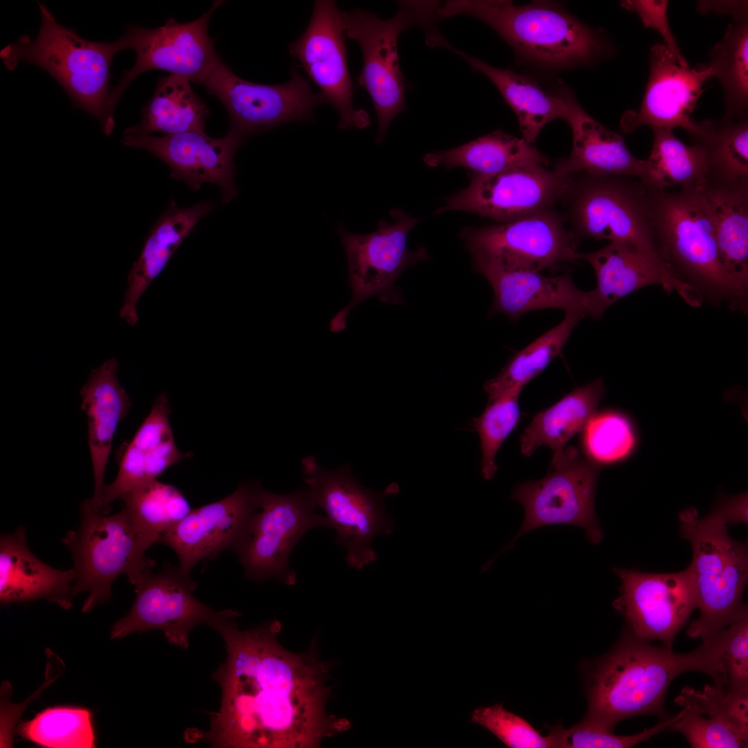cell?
Returning <instances> with one entry per match:
<instances>
[{
  "instance_id": "cell-38",
  "label": "cell",
  "mask_w": 748,
  "mask_h": 748,
  "mask_svg": "<svg viewBox=\"0 0 748 748\" xmlns=\"http://www.w3.org/2000/svg\"><path fill=\"white\" fill-rule=\"evenodd\" d=\"M653 142L641 181L650 189L678 186L704 188L709 175L707 159L698 144L683 143L671 130L655 128Z\"/></svg>"
},
{
  "instance_id": "cell-25",
  "label": "cell",
  "mask_w": 748,
  "mask_h": 748,
  "mask_svg": "<svg viewBox=\"0 0 748 748\" xmlns=\"http://www.w3.org/2000/svg\"><path fill=\"white\" fill-rule=\"evenodd\" d=\"M683 715L668 729L694 748H741L748 744V692L706 685L684 688L675 699Z\"/></svg>"
},
{
  "instance_id": "cell-19",
  "label": "cell",
  "mask_w": 748,
  "mask_h": 748,
  "mask_svg": "<svg viewBox=\"0 0 748 748\" xmlns=\"http://www.w3.org/2000/svg\"><path fill=\"white\" fill-rule=\"evenodd\" d=\"M341 11L335 1H314L309 24L288 52L296 57L309 79L320 89L326 103L339 115L338 126L363 129L370 124L368 114L353 105Z\"/></svg>"
},
{
  "instance_id": "cell-11",
  "label": "cell",
  "mask_w": 748,
  "mask_h": 748,
  "mask_svg": "<svg viewBox=\"0 0 748 748\" xmlns=\"http://www.w3.org/2000/svg\"><path fill=\"white\" fill-rule=\"evenodd\" d=\"M224 1H215L199 18L180 23L172 18L163 26L147 28L126 26L128 48L134 51L133 66L124 70L118 83L111 88L100 125L109 136L115 127L116 104L132 82L141 74L161 70L188 78L203 85L222 60L215 48V38L209 37L208 27L215 10Z\"/></svg>"
},
{
  "instance_id": "cell-26",
  "label": "cell",
  "mask_w": 748,
  "mask_h": 748,
  "mask_svg": "<svg viewBox=\"0 0 748 748\" xmlns=\"http://www.w3.org/2000/svg\"><path fill=\"white\" fill-rule=\"evenodd\" d=\"M170 413L168 398L161 393L126 447L115 479L105 484L98 510L109 514L115 499L157 479L168 468L187 458L188 454L181 452L176 445Z\"/></svg>"
},
{
  "instance_id": "cell-30",
  "label": "cell",
  "mask_w": 748,
  "mask_h": 748,
  "mask_svg": "<svg viewBox=\"0 0 748 748\" xmlns=\"http://www.w3.org/2000/svg\"><path fill=\"white\" fill-rule=\"evenodd\" d=\"M564 121L571 127L572 149L567 157L558 161L555 170L566 175L578 172L625 175L641 181L645 160L632 154L621 135L590 116L571 92Z\"/></svg>"
},
{
  "instance_id": "cell-42",
  "label": "cell",
  "mask_w": 748,
  "mask_h": 748,
  "mask_svg": "<svg viewBox=\"0 0 748 748\" xmlns=\"http://www.w3.org/2000/svg\"><path fill=\"white\" fill-rule=\"evenodd\" d=\"M18 733L45 747L92 748L96 745L91 712L80 707L48 708L23 722Z\"/></svg>"
},
{
  "instance_id": "cell-13",
  "label": "cell",
  "mask_w": 748,
  "mask_h": 748,
  "mask_svg": "<svg viewBox=\"0 0 748 748\" xmlns=\"http://www.w3.org/2000/svg\"><path fill=\"white\" fill-rule=\"evenodd\" d=\"M554 208L499 224L462 230L474 269L540 272L577 260V235Z\"/></svg>"
},
{
  "instance_id": "cell-12",
  "label": "cell",
  "mask_w": 748,
  "mask_h": 748,
  "mask_svg": "<svg viewBox=\"0 0 748 748\" xmlns=\"http://www.w3.org/2000/svg\"><path fill=\"white\" fill-rule=\"evenodd\" d=\"M392 222L380 220L377 229L365 235L348 232L338 224L336 229L348 262V279L352 296L349 303L330 321L332 333L346 329L353 309L362 301L377 296L382 301L398 304L400 293L395 283L410 265L429 258L427 249L411 251L407 237L420 222L400 208L391 210Z\"/></svg>"
},
{
  "instance_id": "cell-49",
  "label": "cell",
  "mask_w": 748,
  "mask_h": 748,
  "mask_svg": "<svg viewBox=\"0 0 748 748\" xmlns=\"http://www.w3.org/2000/svg\"><path fill=\"white\" fill-rule=\"evenodd\" d=\"M727 525L747 524V494L742 493L722 501L713 510Z\"/></svg>"
},
{
  "instance_id": "cell-36",
  "label": "cell",
  "mask_w": 748,
  "mask_h": 748,
  "mask_svg": "<svg viewBox=\"0 0 748 748\" xmlns=\"http://www.w3.org/2000/svg\"><path fill=\"white\" fill-rule=\"evenodd\" d=\"M190 83L188 78L177 75L160 78L153 96L142 109L140 122L127 128L124 134L204 132L205 119L210 112Z\"/></svg>"
},
{
  "instance_id": "cell-6",
  "label": "cell",
  "mask_w": 748,
  "mask_h": 748,
  "mask_svg": "<svg viewBox=\"0 0 748 748\" xmlns=\"http://www.w3.org/2000/svg\"><path fill=\"white\" fill-rule=\"evenodd\" d=\"M681 537L689 541L690 574L700 616L687 634L710 643L740 611L748 578L745 543L731 538L727 525L713 511L700 517L695 508L679 514Z\"/></svg>"
},
{
  "instance_id": "cell-34",
  "label": "cell",
  "mask_w": 748,
  "mask_h": 748,
  "mask_svg": "<svg viewBox=\"0 0 748 748\" xmlns=\"http://www.w3.org/2000/svg\"><path fill=\"white\" fill-rule=\"evenodd\" d=\"M719 258L729 278L748 295V188L706 184Z\"/></svg>"
},
{
  "instance_id": "cell-47",
  "label": "cell",
  "mask_w": 748,
  "mask_h": 748,
  "mask_svg": "<svg viewBox=\"0 0 748 748\" xmlns=\"http://www.w3.org/2000/svg\"><path fill=\"white\" fill-rule=\"evenodd\" d=\"M725 629V666L727 687L740 692H748V613L742 607Z\"/></svg>"
},
{
  "instance_id": "cell-40",
  "label": "cell",
  "mask_w": 748,
  "mask_h": 748,
  "mask_svg": "<svg viewBox=\"0 0 748 748\" xmlns=\"http://www.w3.org/2000/svg\"><path fill=\"white\" fill-rule=\"evenodd\" d=\"M748 18L731 23L709 51L706 63L724 91V118L747 120L748 109Z\"/></svg>"
},
{
  "instance_id": "cell-10",
  "label": "cell",
  "mask_w": 748,
  "mask_h": 748,
  "mask_svg": "<svg viewBox=\"0 0 748 748\" xmlns=\"http://www.w3.org/2000/svg\"><path fill=\"white\" fill-rule=\"evenodd\" d=\"M301 467L318 509L335 531V542L346 550L348 564L361 569L375 562L373 540L380 534H391L394 529L384 499L395 488L389 486L381 492L365 488L348 465L325 469L312 456L302 459Z\"/></svg>"
},
{
  "instance_id": "cell-35",
  "label": "cell",
  "mask_w": 748,
  "mask_h": 748,
  "mask_svg": "<svg viewBox=\"0 0 748 748\" xmlns=\"http://www.w3.org/2000/svg\"><path fill=\"white\" fill-rule=\"evenodd\" d=\"M426 165L461 166L477 175H492L526 165L547 166L549 159L533 144L497 130L452 149L426 154Z\"/></svg>"
},
{
  "instance_id": "cell-27",
  "label": "cell",
  "mask_w": 748,
  "mask_h": 748,
  "mask_svg": "<svg viewBox=\"0 0 748 748\" xmlns=\"http://www.w3.org/2000/svg\"><path fill=\"white\" fill-rule=\"evenodd\" d=\"M482 274L493 290L490 315L501 313L511 321L534 310L562 309L587 312V292L579 290L570 273L546 276L540 272L483 267Z\"/></svg>"
},
{
  "instance_id": "cell-46",
  "label": "cell",
  "mask_w": 748,
  "mask_h": 748,
  "mask_svg": "<svg viewBox=\"0 0 748 748\" xmlns=\"http://www.w3.org/2000/svg\"><path fill=\"white\" fill-rule=\"evenodd\" d=\"M471 721L486 729L510 748L556 747L549 733L544 736L522 717L506 710L502 704L476 708Z\"/></svg>"
},
{
  "instance_id": "cell-22",
  "label": "cell",
  "mask_w": 748,
  "mask_h": 748,
  "mask_svg": "<svg viewBox=\"0 0 748 748\" xmlns=\"http://www.w3.org/2000/svg\"><path fill=\"white\" fill-rule=\"evenodd\" d=\"M650 73L641 104L637 110L626 111L621 119L625 133L647 125L652 129L682 127L691 136L697 122L691 115L704 92V82L713 77L706 63L693 69L682 66L664 44L650 48Z\"/></svg>"
},
{
  "instance_id": "cell-8",
  "label": "cell",
  "mask_w": 748,
  "mask_h": 748,
  "mask_svg": "<svg viewBox=\"0 0 748 748\" xmlns=\"http://www.w3.org/2000/svg\"><path fill=\"white\" fill-rule=\"evenodd\" d=\"M62 542L73 559V596L89 592L82 613L109 599L112 586L121 574H126L134 585L156 564L139 552L126 512L123 509L114 515L104 514L91 499L80 505V527L68 531Z\"/></svg>"
},
{
  "instance_id": "cell-48",
  "label": "cell",
  "mask_w": 748,
  "mask_h": 748,
  "mask_svg": "<svg viewBox=\"0 0 748 748\" xmlns=\"http://www.w3.org/2000/svg\"><path fill=\"white\" fill-rule=\"evenodd\" d=\"M621 4L625 10L636 14L645 26L658 31L663 37L664 44L679 64L682 66L689 67L670 29L668 19L667 1L626 0L622 1Z\"/></svg>"
},
{
  "instance_id": "cell-29",
  "label": "cell",
  "mask_w": 748,
  "mask_h": 748,
  "mask_svg": "<svg viewBox=\"0 0 748 748\" xmlns=\"http://www.w3.org/2000/svg\"><path fill=\"white\" fill-rule=\"evenodd\" d=\"M116 358L105 360L93 369L80 389L81 408L88 419V444L94 477V494L91 499L98 509L112 442L121 421L127 415L131 401L118 378Z\"/></svg>"
},
{
  "instance_id": "cell-23",
  "label": "cell",
  "mask_w": 748,
  "mask_h": 748,
  "mask_svg": "<svg viewBox=\"0 0 748 748\" xmlns=\"http://www.w3.org/2000/svg\"><path fill=\"white\" fill-rule=\"evenodd\" d=\"M242 142L243 139L229 132L220 138L188 132L159 137L124 134L122 139L123 145L145 150L160 159L170 168L172 178L185 182L194 191L204 184L217 185L222 203L238 195L234 156Z\"/></svg>"
},
{
  "instance_id": "cell-16",
  "label": "cell",
  "mask_w": 748,
  "mask_h": 748,
  "mask_svg": "<svg viewBox=\"0 0 748 748\" xmlns=\"http://www.w3.org/2000/svg\"><path fill=\"white\" fill-rule=\"evenodd\" d=\"M290 72V80L283 84L255 83L240 78L223 62L203 86L226 110L229 132L244 139L285 123L312 121L313 109L326 103L296 66Z\"/></svg>"
},
{
  "instance_id": "cell-28",
  "label": "cell",
  "mask_w": 748,
  "mask_h": 748,
  "mask_svg": "<svg viewBox=\"0 0 748 748\" xmlns=\"http://www.w3.org/2000/svg\"><path fill=\"white\" fill-rule=\"evenodd\" d=\"M73 569L60 570L38 559L29 549L26 529L19 527L0 539L1 605L46 599L64 609L71 607Z\"/></svg>"
},
{
  "instance_id": "cell-50",
  "label": "cell",
  "mask_w": 748,
  "mask_h": 748,
  "mask_svg": "<svg viewBox=\"0 0 748 748\" xmlns=\"http://www.w3.org/2000/svg\"><path fill=\"white\" fill-rule=\"evenodd\" d=\"M700 13L715 12L731 15L733 21L747 18V1H702L697 3Z\"/></svg>"
},
{
  "instance_id": "cell-33",
  "label": "cell",
  "mask_w": 748,
  "mask_h": 748,
  "mask_svg": "<svg viewBox=\"0 0 748 748\" xmlns=\"http://www.w3.org/2000/svg\"><path fill=\"white\" fill-rule=\"evenodd\" d=\"M606 387L603 377L569 393L535 415L520 438L522 453L531 456L542 445L549 446L553 458L560 454L568 441L582 432L597 411Z\"/></svg>"
},
{
  "instance_id": "cell-9",
  "label": "cell",
  "mask_w": 748,
  "mask_h": 748,
  "mask_svg": "<svg viewBox=\"0 0 748 748\" xmlns=\"http://www.w3.org/2000/svg\"><path fill=\"white\" fill-rule=\"evenodd\" d=\"M562 202L567 205L571 230L576 235L625 242L659 257L649 222L648 189L639 179L586 172L570 175Z\"/></svg>"
},
{
  "instance_id": "cell-18",
  "label": "cell",
  "mask_w": 748,
  "mask_h": 748,
  "mask_svg": "<svg viewBox=\"0 0 748 748\" xmlns=\"http://www.w3.org/2000/svg\"><path fill=\"white\" fill-rule=\"evenodd\" d=\"M570 175L542 165H526L492 175L474 174L467 187L446 199L436 213L471 212L499 223L514 221L562 202Z\"/></svg>"
},
{
  "instance_id": "cell-43",
  "label": "cell",
  "mask_w": 748,
  "mask_h": 748,
  "mask_svg": "<svg viewBox=\"0 0 748 748\" xmlns=\"http://www.w3.org/2000/svg\"><path fill=\"white\" fill-rule=\"evenodd\" d=\"M582 433L584 456L598 467L627 460L639 445L634 421L618 410L596 411Z\"/></svg>"
},
{
  "instance_id": "cell-39",
  "label": "cell",
  "mask_w": 748,
  "mask_h": 748,
  "mask_svg": "<svg viewBox=\"0 0 748 748\" xmlns=\"http://www.w3.org/2000/svg\"><path fill=\"white\" fill-rule=\"evenodd\" d=\"M120 499L134 531L139 550L145 551L192 510L175 486L157 479L122 495Z\"/></svg>"
},
{
  "instance_id": "cell-14",
  "label": "cell",
  "mask_w": 748,
  "mask_h": 748,
  "mask_svg": "<svg viewBox=\"0 0 748 748\" xmlns=\"http://www.w3.org/2000/svg\"><path fill=\"white\" fill-rule=\"evenodd\" d=\"M317 510L306 486L289 494L262 488L247 538L238 553L245 576L256 581L275 578L294 585L296 576L290 567L292 550L309 531L330 528L328 518Z\"/></svg>"
},
{
  "instance_id": "cell-7",
  "label": "cell",
  "mask_w": 748,
  "mask_h": 748,
  "mask_svg": "<svg viewBox=\"0 0 748 748\" xmlns=\"http://www.w3.org/2000/svg\"><path fill=\"white\" fill-rule=\"evenodd\" d=\"M440 6L434 1H401L397 12L388 19L360 8L341 12L345 35L356 41L362 52L357 85L364 88L372 100L378 121V143L383 141L394 118L406 109L399 37L411 27L422 29L427 36L438 31Z\"/></svg>"
},
{
  "instance_id": "cell-17",
  "label": "cell",
  "mask_w": 748,
  "mask_h": 748,
  "mask_svg": "<svg viewBox=\"0 0 748 748\" xmlns=\"http://www.w3.org/2000/svg\"><path fill=\"white\" fill-rule=\"evenodd\" d=\"M134 586V604L114 624L112 639L158 630L170 643L185 650L189 646V634L195 626L206 624L211 627L222 617L241 616L231 609L214 611L199 601L193 594L197 584L179 567L168 564L159 572L152 570Z\"/></svg>"
},
{
  "instance_id": "cell-3",
  "label": "cell",
  "mask_w": 748,
  "mask_h": 748,
  "mask_svg": "<svg viewBox=\"0 0 748 748\" xmlns=\"http://www.w3.org/2000/svg\"><path fill=\"white\" fill-rule=\"evenodd\" d=\"M649 222L657 253L668 271L713 304L726 302L747 314L748 295L725 272L718 254L704 188L650 189Z\"/></svg>"
},
{
  "instance_id": "cell-37",
  "label": "cell",
  "mask_w": 748,
  "mask_h": 748,
  "mask_svg": "<svg viewBox=\"0 0 748 748\" xmlns=\"http://www.w3.org/2000/svg\"><path fill=\"white\" fill-rule=\"evenodd\" d=\"M704 150L709 167L706 184L748 188V121L722 119L697 122L691 135Z\"/></svg>"
},
{
  "instance_id": "cell-2",
  "label": "cell",
  "mask_w": 748,
  "mask_h": 748,
  "mask_svg": "<svg viewBox=\"0 0 748 748\" xmlns=\"http://www.w3.org/2000/svg\"><path fill=\"white\" fill-rule=\"evenodd\" d=\"M724 628L710 643L695 650L674 652L657 647L627 632L618 643L597 661L589 676L588 710L584 720L612 731L627 718L653 715L669 718L665 697L671 682L686 672L708 675L714 684L727 686Z\"/></svg>"
},
{
  "instance_id": "cell-15",
  "label": "cell",
  "mask_w": 748,
  "mask_h": 748,
  "mask_svg": "<svg viewBox=\"0 0 748 748\" xmlns=\"http://www.w3.org/2000/svg\"><path fill=\"white\" fill-rule=\"evenodd\" d=\"M599 468L570 445L552 458L550 471L542 479L520 483L512 499L525 510L522 526L508 549L522 535L548 524H571L585 530L588 540L598 543L603 537L595 512L594 499Z\"/></svg>"
},
{
  "instance_id": "cell-1",
  "label": "cell",
  "mask_w": 748,
  "mask_h": 748,
  "mask_svg": "<svg viewBox=\"0 0 748 748\" xmlns=\"http://www.w3.org/2000/svg\"><path fill=\"white\" fill-rule=\"evenodd\" d=\"M232 618L211 626L227 652L213 674L222 690L221 704L209 730L193 733L191 740L220 748H317L349 729L348 720L326 710L331 667L315 645L294 653L278 640V621L241 630Z\"/></svg>"
},
{
  "instance_id": "cell-31",
  "label": "cell",
  "mask_w": 748,
  "mask_h": 748,
  "mask_svg": "<svg viewBox=\"0 0 748 748\" xmlns=\"http://www.w3.org/2000/svg\"><path fill=\"white\" fill-rule=\"evenodd\" d=\"M214 208L210 202L181 208L171 200L149 232L141 254L128 274L120 317L129 325L134 326L138 321L136 305L141 296L197 222Z\"/></svg>"
},
{
  "instance_id": "cell-21",
  "label": "cell",
  "mask_w": 748,
  "mask_h": 748,
  "mask_svg": "<svg viewBox=\"0 0 748 748\" xmlns=\"http://www.w3.org/2000/svg\"><path fill=\"white\" fill-rule=\"evenodd\" d=\"M262 489L258 483H240L227 497L192 509L162 534L159 543L175 551L178 567L189 575L202 560L213 558L226 550L238 554L247 538Z\"/></svg>"
},
{
  "instance_id": "cell-5",
  "label": "cell",
  "mask_w": 748,
  "mask_h": 748,
  "mask_svg": "<svg viewBox=\"0 0 748 748\" xmlns=\"http://www.w3.org/2000/svg\"><path fill=\"white\" fill-rule=\"evenodd\" d=\"M41 24L35 39L21 35L0 53L8 70L21 62L34 64L50 74L63 88L73 107L103 123L110 91V66L114 56L128 49L125 34L110 42L81 37L75 29L61 25L37 1Z\"/></svg>"
},
{
  "instance_id": "cell-4",
  "label": "cell",
  "mask_w": 748,
  "mask_h": 748,
  "mask_svg": "<svg viewBox=\"0 0 748 748\" xmlns=\"http://www.w3.org/2000/svg\"><path fill=\"white\" fill-rule=\"evenodd\" d=\"M457 15L481 21L518 55L542 66L589 63L607 53L598 32L550 2L516 6L507 0H450L438 10L440 19Z\"/></svg>"
},
{
  "instance_id": "cell-41",
  "label": "cell",
  "mask_w": 748,
  "mask_h": 748,
  "mask_svg": "<svg viewBox=\"0 0 748 748\" xmlns=\"http://www.w3.org/2000/svg\"><path fill=\"white\" fill-rule=\"evenodd\" d=\"M584 317L580 312L565 311L564 318L558 325L517 352L496 377L484 384L488 398L510 390L522 391L561 355L573 330Z\"/></svg>"
},
{
  "instance_id": "cell-45",
  "label": "cell",
  "mask_w": 748,
  "mask_h": 748,
  "mask_svg": "<svg viewBox=\"0 0 748 748\" xmlns=\"http://www.w3.org/2000/svg\"><path fill=\"white\" fill-rule=\"evenodd\" d=\"M677 715L661 720L654 727L631 736H618L612 731L591 724L584 720L569 729L560 725L551 729L556 747L562 748H627L648 740L668 727L683 715Z\"/></svg>"
},
{
  "instance_id": "cell-44",
  "label": "cell",
  "mask_w": 748,
  "mask_h": 748,
  "mask_svg": "<svg viewBox=\"0 0 748 748\" xmlns=\"http://www.w3.org/2000/svg\"><path fill=\"white\" fill-rule=\"evenodd\" d=\"M521 391L510 390L488 398L483 413L472 420L481 440V474L487 480L497 472L495 456L499 447L519 421Z\"/></svg>"
},
{
  "instance_id": "cell-24",
  "label": "cell",
  "mask_w": 748,
  "mask_h": 748,
  "mask_svg": "<svg viewBox=\"0 0 748 748\" xmlns=\"http://www.w3.org/2000/svg\"><path fill=\"white\" fill-rule=\"evenodd\" d=\"M587 262L594 269L596 286L587 292V316L599 319L616 301L632 292L659 285L668 292L675 291L689 305L700 307V294L691 286L676 278L661 259L629 244L610 241L591 252L580 253L577 260Z\"/></svg>"
},
{
  "instance_id": "cell-32",
  "label": "cell",
  "mask_w": 748,
  "mask_h": 748,
  "mask_svg": "<svg viewBox=\"0 0 748 748\" xmlns=\"http://www.w3.org/2000/svg\"><path fill=\"white\" fill-rule=\"evenodd\" d=\"M436 47L447 48L464 59L471 67L487 76L515 112L522 138L533 144L542 129L549 122L564 120L568 112L570 91H546L537 82L509 69L497 68L470 55L450 44L443 37Z\"/></svg>"
},
{
  "instance_id": "cell-20",
  "label": "cell",
  "mask_w": 748,
  "mask_h": 748,
  "mask_svg": "<svg viewBox=\"0 0 748 748\" xmlns=\"http://www.w3.org/2000/svg\"><path fill=\"white\" fill-rule=\"evenodd\" d=\"M621 580L614 607L623 614L628 632L647 642L657 640L672 648L675 636L697 608L687 569L670 573L614 569Z\"/></svg>"
}]
</instances>
